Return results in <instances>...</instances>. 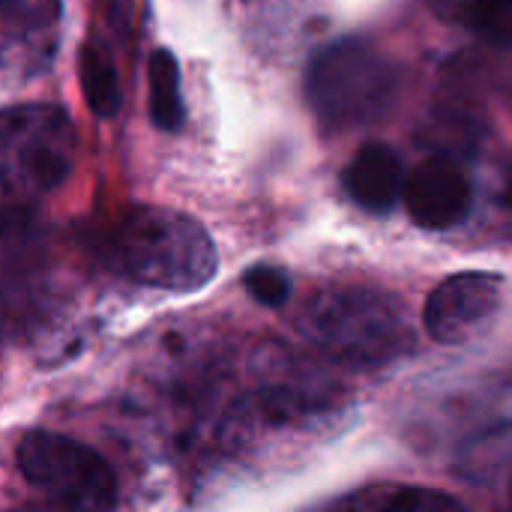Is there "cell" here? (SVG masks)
I'll return each mask as SVG.
<instances>
[{
	"instance_id": "cell-14",
	"label": "cell",
	"mask_w": 512,
	"mask_h": 512,
	"mask_svg": "<svg viewBox=\"0 0 512 512\" xmlns=\"http://www.w3.org/2000/svg\"><path fill=\"white\" fill-rule=\"evenodd\" d=\"M378 510L393 512H435V510H462V504L453 495L429 492V489H399L378 501Z\"/></svg>"
},
{
	"instance_id": "cell-5",
	"label": "cell",
	"mask_w": 512,
	"mask_h": 512,
	"mask_svg": "<svg viewBox=\"0 0 512 512\" xmlns=\"http://www.w3.org/2000/svg\"><path fill=\"white\" fill-rule=\"evenodd\" d=\"M75 132L54 105H15L3 114L6 189L51 192L72 171Z\"/></svg>"
},
{
	"instance_id": "cell-15",
	"label": "cell",
	"mask_w": 512,
	"mask_h": 512,
	"mask_svg": "<svg viewBox=\"0 0 512 512\" xmlns=\"http://www.w3.org/2000/svg\"><path fill=\"white\" fill-rule=\"evenodd\" d=\"M507 204H510V210H512V171H510V177H507Z\"/></svg>"
},
{
	"instance_id": "cell-3",
	"label": "cell",
	"mask_w": 512,
	"mask_h": 512,
	"mask_svg": "<svg viewBox=\"0 0 512 512\" xmlns=\"http://www.w3.org/2000/svg\"><path fill=\"white\" fill-rule=\"evenodd\" d=\"M402 93V69L366 39H342L315 54L306 96L324 129L348 132L384 120Z\"/></svg>"
},
{
	"instance_id": "cell-4",
	"label": "cell",
	"mask_w": 512,
	"mask_h": 512,
	"mask_svg": "<svg viewBox=\"0 0 512 512\" xmlns=\"http://www.w3.org/2000/svg\"><path fill=\"white\" fill-rule=\"evenodd\" d=\"M15 459L21 477L48 501L75 510H102L117 501L111 468L81 441L33 429L18 441Z\"/></svg>"
},
{
	"instance_id": "cell-2",
	"label": "cell",
	"mask_w": 512,
	"mask_h": 512,
	"mask_svg": "<svg viewBox=\"0 0 512 512\" xmlns=\"http://www.w3.org/2000/svg\"><path fill=\"white\" fill-rule=\"evenodd\" d=\"M297 327L327 357L363 369L402 357L414 342L399 300L363 285L318 291L303 306Z\"/></svg>"
},
{
	"instance_id": "cell-9",
	"label": "cell",
	"mask_w": 512,
	"mask_h": 512,
	"mask_svg": "<svg viewBox=\"0 0 512 512\" xmlns=\"http://www.w3.org/2000/svg\"><path fill=\"white\" fill-rule=\"evenodd\" d=\"M57 15L60 0H3L6 48L12 51L18 45V51L30 57L51 54L48 39H54Z\"/></svg>"
},
{
	"instance_id": "cell-6",
	"label": "cell",
	"mask_w": 512,
	"mask_h": 512,
	"mask_svg": "<svg viewBox=\"0 0 512 512\" xmlns=\"http://www.w3.org/2000/svg\"><path fill=\"white\" fill-rule=\"evenodd\" d=\"M504 279L495 273H456L426 300V330L435 342L459 345L477 333L501 306Z\"/></svg>"
},
{
	"instance_id": "cell-10",
	"label": "cell",
	"mask_w": 512,
	"mask_h": 512,
	"mask_svg": "<svg viewBox=\"0 0 512 512\" xmlns=\"http://www.w3.org/2000/svg\"><path fill=\"white\" fill-rule=\"evenodd\" d=\"M78 81L87 99V108L96 117H114L120 111V75L111 51L102 39L90 36L78 48Z\"/></svg>"
},
{
	"instance_id": "cell-7",
	"label": "cell",
	"mask_w": 512,
	"mask_h": 512,
	"mask_svg": "<svg viewBox=\"0 0 512 512\" xmlns=\"http://www.w3.org/2000/svg\"><path fill=\"white\" fill-rule=\"evenodd\" d=\"M471 198V177L447 153L423 159L405 180L408 213L420 228L429 231H447L459 225L471 210Z\"/></svg>"
},
{
	"instance_id": "cell-11",
	"label": "cell",
	"mask_w": 512,
	"mask_h": 512,
	"mask_svg": "<svg viewBox=\"0 0 512 512\" xmlns=\"http://www.w3.org/2000/svg\"><path fill=\"white\" fill-rule=\"evenodd\" d=\"M435 15L450 24L471 30L474 36L510 48L512 45V0H429Z\"/></svg>"
},
{
	"instance_id": "cell-12",
	"label": "cell",
	"mask_w": 512,
	"mask_h": 512,
	"mask_svg": "<svg viewBox=\"0 0 512 512\" xmlns=\"http://www.w3.org/2000/svg\"><path fill=\"white\" fill-rule=\"evenodd\" d=\"M147 111L165 132H177L183 126L186 108L180 93V66L168 48H156L147 57Z\"/></svg>"
},
{
	"instance_id": "cell-8",
	"label": "cell",
	"mask_w": 512,
	"mask_h": 512,
	"mask_svg": "<svg viewBox=\"0 0 512 512\" xmlns=\"http://www.w3.org/2000/svg\"><path fill=\"white\" fill-rule=\"evenodd\" d=\"M405 168L393 147L381 141L363 144L348 162L342 183L348 198L366 213H390L399 198H405Z\"/></svg>"
},
{
	"instance_id": "cell-1",
	"label": "cell",
	"mask_w": 512,
	"mask_h": 512,
	"mask_svg": "<svg viewBox=\"0 0 512 512\" xmlns=\"http://www.w3.org/2000/svg\"><path fill=\"white\" fill-rule=\"evenodd\" d=\"M105 252L126 279L162 291H195L219 267L210 234L168 207H129L108 234Z\"/></svg>"
},
{
	"instance_id": "cell-13",
	"label": "cell",
	"mask_w": 512,
	"mask_h": 512,
	"mask_svg": "<svg viewBox=\"0 0 512 512\" xmlns=\"http://www.w3.org/2000/svg\"><path fill=\"white\" fill-rule=\"evenodd\" d=\"M243 288L249 291V297L261 306H282L288 297H291V279L282 267H273V264H255L246 270L243 276Z\"/></svg>"
}]
</instances>
